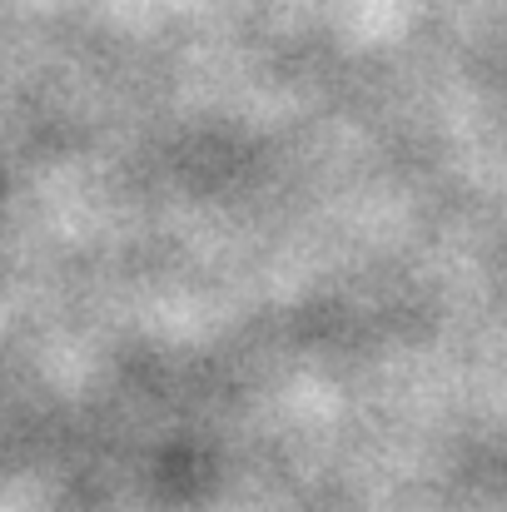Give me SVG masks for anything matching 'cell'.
Instances as JSON below:
<instances>
[]
</instances>
